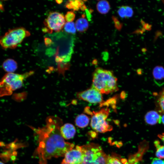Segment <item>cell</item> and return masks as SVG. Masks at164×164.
I'll list each match as a JSON object with an SVG mask.
<instances>
[{
	"mask_svg": "<svg viewBox=\"0 0 164 164\" xmlns=\"http://www.w3.org/2000/svg\"><path fill=\"white\" fill-rule=\"evenodd\" d=\"M61 164H68L67 163H66L65 162H62L61 163Z\"/></svg>",
	"mask_w": 164,
	"mask_h": 164,
	"instance_id": "obj_30",
	"label": "cell"
},
{
	"mask_svg": "<svg viewBox=\"0 0 164 164\" xmlns=\"http://www.w3.org/2000/svg\"><path fill=\"white\" fill-rule=\"evenodd\" d=\"M152 74L154 78L157 80L164 78V68L160 66L155 67L153 69Z\"/></svg>",
	"mask_w": 164,
	"mask_h": 164,
	"instance_id": "obj_16",
	"label": "cell"
},
{
	"mask_svg": "<svg viewBox=\"0 0 164 164\" xmlns=\"http://www.w3.org/2000/svg\"><path fill=\"white\" fill-rule=\"evenodd\" d=\"M0 164H5L3 162H1V161H0Z\"/></svg>",
	"mask_w": 164,
	"mask_h": 164,
	"instance_id": "obj_31",
	"label": "cell"
},
{
	"mask_svg": "<svg viewBox=\"0 0 164 164\" xmlns=\"http://www.w3.org/2000/svg\"><path fill=\"white\" fill-rule=\"evenodd\" d=\"M90 120L89 117L84 114H81L77 116L75 120L76 125L80 128L87 127L88 125Z\"/></svg>",
	"mask_w": 164,
	"mask_h": 164,
	"instance_id": "obj_13",
	"label": "cell"
},
{
	"mask_svg": "<svg viewBox=\"0 0 164 164\" xmlns=\"http://www.w3.org/2000/svg\"><path fill=\"white\" fill-rule=\"evenodd\" d=\"M65 23V19L63 15L58 12L50 13L45 21L46 29L49 32L53 31L60 32Z\"/></svg>",
	"mask_w": 164,
	"mask_h": 164,
	"instance_id": "obj_7",
	"label": "cell"
},
{
	"mask_svg": "<svg viewBox=\"0 0 164 164\" xmlns=\"http://www.w3.org/2000/svg\"><path fill=\"white\" fill-rule=\"evenodd\" d=\"M118 13L119 16L121 18H126L125 6L121 7L118 9Z\"/></svg>",
	"mask_w": 164,
	"mask_h": 164,
	"instance_id": "obj_24",
	"label": "cell"
},
{
	"mask_svg": "<svg viewBox=\"0 0 164 164\" xmlns=\"http://www.w3.org/2000/svg\"><path fill=\"white\" fill-rule=\"evenodd\" d=\"M62 0H57V1H56V2L59 4H60V3H61L62 2Z\"/></svg>",
	"mask_w": 164,
	"mask_h": 164,
	"instance_id": "obj_29",
	"label": "cell"
},
{
	"mask_svg": "<svg viewBox=\"0 0 164 164\" xmlns=\"http://www.w3.org/2000/svg\"><path fill=\"white\" fill-rule=\"evenodd\" d=\"M125 6V15L126 18H130L132 17L133 14V11L131 7Z\"/></svg>",
	"mask_w": 164,
	"mask_h": 164,
	"instance_id": "obj_23",
	"label": "cell"
},
{
	"mask_svg": "<svg viewBox=\"0 0 164 164\" xmlns=\"http://www.w3.org/2000/svg\"><path fill=\"white\" fill-rule=\"evenodd\" d=\"M158 137L163 142L164 144V133L159 134Z\"/></svg>",
	"mask_w": 164,
	"mask_h": 164,
	"instance_id": "obj_26",
	"label": "cell"
},
{
	"mask_svg": "<svg viewBox=\"0 0 164 164\" xmlns=\"http://www.w3.org/2000/svg\"><path fill=\"white\" fill-rule=\"evenodd\" d=\"M157 103L160 111L164 114V97L159 95Z\"/></svg>",
	"mask_w": 164,
	"mask_h": 164,
	"instance_id": "obj_21",
	"label": "cell"
},
{
	"mask_svg": "<svg viewBox=\"0 0 164 164\" xmlns=\"http://www.w3.org/2000/svg\"><path fill=\"white\" fill-rule=\"evenodd\" d=\"M30 35V32L22 27L9 29L0 36V45L4 49H15Z\"/></svg>",
	"mask_w": 164,
	"mask_h": 164,
	"instance_id": "obj_4",
	"label": "cell"
},
{
	"mask_svg": "<svg viewBox=\"0 0 164 164\" xmlns=\"http://www.w3.org/2000/svg\"><path fill=\"white\" fill-rule=\"evenodd\" d=\"M96 9L98 12L101 14H105L110 10V6L107 1L102 0L97 2L96 5Z\"/></svg>",
	"mask_w": 164,
	"mask_h": 164,
	"instance_id": "obj_15",
	"label": "cell"
},
{
	"mask_svg": "<svg viewBox=\"0 0 164 164\" xmlns=\"http://www.w3.org/2000/svg\"><path fill=\"white\" fill-rule=\"evenodd\" d=\"M33 73V71H31L22 74H5L0 81V97L11 95L13 91L22 86L25 79Z\"/></svg>",
	"mask_w": 164,
	"mask_h": 164,
	"instance_id": "obj_3",
	"label": "cell"
},
{
	"mask_svg": "<svg viewBox=\"0 0 164 164\" xmlns=\"http://www.w3.org/2000/svg\"><path fill=\"white\" fill-rule=\"evenodd\" d=\"M60 131L64 139L68 140L72 138L74 136L76 130L73 125L67 123L61 126Z\"/></svg>",
	"mask_w": 164,
	"mask_h": 164,
	"instance_id": "obj_10",
	"label": "cell"
},
{
	"mask_svg": "<svg viewBox=\"0 0 164 164\" xmlns=\"http://www.w3.org/2000/svg\"><path fill=\"white\" fill-rule=\"evenodd\" d=\"M64 28L65 32L68 33L74 34L76 32L75 24L73 22L65 23Z\"/></svg>",
	"mask_w": 164,
	"mask_h": 164,
	"instance_id": "obj_19",
	"label": "cell"
},
{
	"mask_svg": "<svg viewBox=\"0 0 164 164\" xmlns=\"http://www.w3.org/2000/svg\"><path fill=\"white\" fill-rule=\"evenodd\" d=\"M81 146L83 159L81 164H107L108 155L100 145L91 143Z\"/></svg>",
	"mask_w": 164,
	"mask_h": 164,
	"instance_id": "obj_5",
	"label": "cell"
},
{
	"mask_svg": "<svg viewBox=\"0 0 164 164\" xmlns=\"http://www.w3.org/2000/svg\"><path fill=\"white\" fill-rule=\"evenodd\" d=\"M154 145L156 148V156L159 159H164V146L160 145L158 141H155L154 142Z\"/></svg>",
	"mask_w": 164,
	"mask_h": 164,
	"instance_id": "obj_18",
	"label": "cell"
},
{
	"mask_svg": "<svg viewBox=\"0 0 164 164\" xmlns=\"http://www.w3.org/2000/svg\"><path fill=\"white\" fill-rule=\"evenodd\" d=\"M75 24L76 30L80 32L86 31L89 27L88 21L84 17L78 19Z\"/></svg>",
	"mask_w": 164,
	"mask_h": 164,
	"instance_id": "obj_14",
	"label": "cell"
},
{
	"mask_svg": "<svg viewBox=\"0 0 164 164\" xmlns=\"http://www.w3.org/2000/svg\"><path fill=\"white\" fill-rule=\"evenodd\" d=\"M64 17L67 22H72L75 19V14L72 11H69L67 12Z\"/></svg>",
	"mask_w": 164,
	"mask_h": 164,
	"instance_id": "obj_22",
	"label": "cell"
},
{
	"mask_svg": "<svg viewBox=\"0 0 164 164\" xmlns=\"http://www.w3.org/2000/svg\"><path fill=\"white\" fill-rule=\"evenodd\" d=\"M107 164H122L117 158L108 155Z\"/></svg>",
	"mask_w": 164,
	"mask_h": 164,
	"instance_id": "obj_20",
	"label": "cell"
},
{
	"mask_svg": "<svg viewBox=\"0 0 164 164\" xmlns=\"http://www.w3.org/2000/svg\"><path fill=\"white\" fill-rule=\"evenodd\" d=\"M61 122L55 119H49L46 125L35 129L38 136V146L34 152L39 159V164H47L52 157L64 156L68 151L74 147L72 143L66 142L61 135L60 128Z\"/></svg>",
	"mask_w": 164,
	"mask_h": 164,
	"instance_id": "obj_1",
	"label": "cell"
},
{
	"mask_svg": "<svg viewBox=\"0 0 164 164\" xmlns=\"http://www.w3.org/2000/svg\"><path fill=\"white\" fill-rule=\"evenodd\" d=\"M145 120L146 123L153 125L161 122V116L155 111L147 112L145 116Z\"/></svg>",
	"mask_w": 164,
	"mask_h": 164,
	"instance_id": "obj_11",
	"label": "cell"
},
{
	"mask_svg": "<svg viewBox=\"0 0 164 164\" xmlns=\"http://www.w3.org/2000/svg\"><path fill=\"white\" fill-rule=\"evenodd\" d=\"M159 95H160L162 96L163 97H164V89L160 93Z\"/></svg>",
	"mask_w": 164,
	"mask_h": 164,
	"instance_id": "obj_28",
	"label": "cell"
},
{
	"mask_svg": "<svg viewBox=\"0 0 164 164\" xmlns=\"http://www.w3.org/2000/svg\"><path fill=\"white\" fill-rule=\"evenodd\" d=\"M161 121L164 125V114L161 116Z\"/></svg>",
	"mask_w": 164,
	"mask_h": 164,
	"instance_id": "obj_27",
	"label": "cell"
},
{
	"mask_svg": "<svg viewBox=\"0 0 164 164\" xmlns=\"http://www.w3.org/2000/svg\"><path fill=\"white\" fill-rule=\"evenodd\" d=\"M84 111L86 113L91 116V126L95 131L104 133L112 129V126L106 120L110 114L109 109L104 108L95 111H91L89 107H87Z\"/></svg>",
	"mask_w": 164,
	"mask_h": 164,
	"instance_id": "obj_6",
	"label": "cell"
},
{
	"mask_svg": "<svg viewBox=\"0 0 164 164\" xmlns=\"http://www.w3.org/2000/svg\"><path fill=\"white\" fill-rule=\"evenodd\" d=\"M83 4V2L80 0H70L66 4V8L69 9H73L74 10H77Z\"/></svg>",
	"mask_w": 164,
	"mask_h": 164,
	"instance_id": "obj_17",
	"label": "cell"
},
{
	"mask_svg": "<svg viewBox=\"0 0 164 164\" xmlns=\"http://www.w3.org/2000/svg\"><path fill=\"white\" fill-rule=\"evenodd\" d=\"M2 67L4 70L7 73H13L17 69L18 65L17 62L14 60L9 58L3 62Z\"/></svg>",
	"mask_w": 164,
	"mask_h": 164,
	"instance_id": "obj_12",
	"label": "cell"
},
{
	"mask_svg": "<svg viewBox=\"0 0 164 164\" xmlns=\"http://www.w3.org/2000/svg\"><path fill=\"white\" fill-rule=\"evenodd\" d=\"M76 95L79 99L91 103H99L101 105L104 102L103 100L102 94L92 87L85 91L77 93Z\"/></svg>",
	"mask_w": 164,
	"mask_h": 164,
	"instance_id": "obj_8",
	"label": "cell"
},
{
	"mask_svg": "<svg viewBox=\"0 0 164 164\" xmlns=\"http://www.w3.org/2000/svg\"><path fill=\"white\" fill-rule=\"evenodd\" d=\"M151 164H164V161L158 158H154Z\"/></svg>",
	"mask_w": 164,
	"mask_h": 164,
	"instance_id": "obj_25",
	"label": "cell"
},
{
	"mask_svg": "<svg viewBox=\"0 0 164 164\" xmlns=\"http://www.w3.org/2000/svg\"><path fill=\"white\" fill-rule=\"evenodd\" d=\"M91 87L102 94H108L118 90L117 79L111 71L98 67L93 74Z\"/></svg>",
	"mask_w": 164,
	"mask_h": 164,
	"instance_id": "obj_2",
	"label": "cell"
},
{
	"mask_svg": "<svg viewBox=\"0 0 164 164\" xmlns=\"http://www.w3.org/2000/svg\"><path fill=\"white\" fill-rule=\"evenodd\" d=\"M64 156L63 162L68 164H81L83 159L81 146H76L67 152Z\"/></svg>",
	"mask_w": 164,
	"mask_h": 164,
	"instance_id": "obj_9",
	"label": "cell"
}]
</instances>
